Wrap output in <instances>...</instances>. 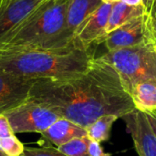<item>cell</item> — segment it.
<instances>
[{
    "label": "cell",
    "instance_id": "1",
    "mask_svg": "<svg viewBox=\"0 0 156 156\" xmlns=\"http://www.w3.org/2000/svg\"><path fill=\"white\" fill-rule=\"evenodd\" d=\"M29 99L85 129L103 115L122 118L135 110L117 71L100 58L79 76L35 80Z\"/></svg>",
    "mask_w": 156,
    "mask_h": 156
},
{
    "label": "cell",
    "instance_id": "2",
    "mask_svg": "<svg viewBox=\"0 0 156 156\" xmlns=\"http://www.w3.org/2000/svg\"><path fill=\"white\" fill-rule=\"evenodd\" d=\"M93 51L77 44L64 48H9L0 49V69L28 79H69L87 71Z\"/></svg>",
    "mask_w": 156,
    "mask_h": 156
},
{
    "label": "cell",
    "instance_id": "3",
    "mask_svg": "<svg viewBox=\"0 0 156 156\" xmlns=\"http://www.w3.org/2000/svg\"><path fill=\"white\" fill-rule=\"evenodd\" d=\"M69 2V0H50L37 7L0 38V49L79 45L66 28Z\"/></svg>",
    "mask_w": 156,
    "mask_h": 156
},
{
    "label": "cell",
    "instance_id": "4",
    "mask_svg": "<svg viewBox=\"0 0 156 156\" xmlns=\"http://www.w3.org/2000/svg\"><path fill=\"white\" fill-rule=\"evenodd\" d=\"M152 47L153 44H150L107 51L99 58L117 71L125 90L130 94L136 83L155 80L151 64Z\"/></svg>",
    "mask_w": 156,
    "mask_h": 156
},
{
    "label": "cell",
    "instance_id": "5",
    "mask_svg": "<svg viewBox=\"0 0 156 156\" xmlns=\"http://www.w3.org/2000/svg\"><path fill=\"white\" fill-rule=\"evenodd\" d=\"M14 133L46 131L60 117L45 104L28 99L5 113Z\"/></svg>",
    "mask_w": 156,
    "mask_h": 156
},
{
    "label": "cell",
    "instance_id": "6",
    "mask_svg": "<svg viewBox=\"0 0 156 156\" xmlns=\"http://www.w3.org/2000/svg\"><path fill=\"white\" fill-rule=\"evenodd\" d=\"M103 43L108 51L154 45L150 15L146 13L109 33Z\"/></svg>",
    "mask_w": 156,
    "mask_h": 156
},
{
    "label": "cell",
    "instance_id": "7",
    "mask_svg": "<svg viewBox=\"0 0 156 156\" xmlns=\"http://www.w3.org/2000/svg\"><path fill=\"white\" fill-rule=\"evenodd\" d=\"M112 4L102 3L79 27L74 35L75 41L83 48L90 49L93 45L103 43L106 27Z\"/></svg>",
    "mask_w": 156,
    "mask_h": 156
},
{
    "label": "cell",
    "instance_id": "8",
    "mask_svg": "<svg viewBox=\"0 0 156 156\" xmlns=\"http://www.w3.org/2000/svg\"><path fill=\"white\" fill-rule=\"evenodd\" d=\"M139 156H156V135L146 113L133 110L122 117Z\"/></svg>",
    "mask_w": 156,
    "mask_h": 156
},
{
    "label": "cell",
    "instance_id": "9",
    "mask_svg": "<svg viewBox=\"0 0 156 156\" xmlns=\"http://www.w3.org/2000/svg\"><path fill=\"white\" fill-rule=\"evenodd\" d=\"M34 81L0 69V114L27 101Z\"/></svg>",
    "mask_w": 156,
    "mask_h": 156
},
{
    "label": "cell",
    "instance_id": "10",
    "mask_svg": "<svg viewBox=\"0 0 156 156\" xmlns=\"http://www.w3.org/2000/svg\"><path fill=\"white\" fill-rule=\"evenodd\" d=\"M40 134L41 139L38 143L40 145L53 144L58 147L75 138L87 136V131L68 119L59 118Z\"/></svg>",
    "mask_w": 156,
    "mask_h": 156
},
{
    "label": "cell",
    "instance_id": "11",
    "mask_svg": "<svg viewBox=\"0 0 156 156\" xmlns=\"http://www.w3.org/2000/svg\"><path fill=\"white\" fill-rule=\"evenodd\" d=\"M48 1L50 0H13L0 14V38Z\"/></svg>",
    "mask_w": 156,
    "mask_h": 156
},
{
    "label": "cell",
    "instance_id": "12",
    "mask_svg": "<svg viewBox=\"0 0 156 156\" xmlns=\"http://www.w3.org/2000/svg\"><path fill=\"white\" fill-rule=\"evenodd\" d=\"M102 4V0H69L67 16V32L74 38V35L83 22Z\"/></svg>",
    "mask_w": 156,
    "mask_h": 156
},
{
    "label": "cell",
    "instance_id": "13",
    "mask_svg": "<svg viewBox=\"0 0 156 156\" xmlns=\"http://www.w3.org/2000/svg\"><path fill=\"white\" fill-rule=\"evenodd\" d=\"M130 95L135 110L146 114L156 112V80H147L136 83Z\"/></svg>",
    "mask_w": 156,
    "mask_h": 156
},
{
    "label": "cell",
    "instance_id": "14",
    "mask_svg": "<svg viewBox=\"0 0 156 156\" xmlns=\"http://www.w3.org/2000/svg\"><path fill=\"white\" fill-rule=\"evenodd\" d=\"M146 13L144 4L139 5H130L122 1L112 4L106 27L107 34Z\"/></svg>",
    "mask_w": 156,
    "mask_h": 156
},
{
    "label": "cell",
    "instance_id": "15",
    "mask_svg": "<svg viewBox=\"0 0 156 156\" xmlns=\"http://www.w3.org/2000/svg\"><path fill=\"white\" fill-rule=\"evenodd\" d=\"M118 117L113 114L103 115L86 128L87 136L99 143L107 142L111 135V130Z\"/></svg>",
    "mask_w": 156,
    "mask_h": 156
},
{
    "label": "cell",
    "instance_id": "16",
    "mask_svg": "<svg viewBox=\"0 0 156 156\" xmlns=\"http://www.w3.org/2000/svg\"><path fill=\"white\" fill-rule=\"evenodd\" d=\"M88 136L75 138L57 148L67 156H90L88 153Z\"/></svg>",
    "mask_w": 156,
    "mask_h": 156
},
{
    "label": "cell",
    "instance_id": "17",
    "mask_svg": "<svg viewBox=\"0 0 156 156\" xmlns=\"http://www.w3.org/2000/svg\"><path fill=\"white\" fill-rule=\"evenodd\" d=\"M0 150L6 156H23L25 146L14 134L0 139Z\"/></svg>",
    "mask_w": 156,
    "mask_h": 156
},
{
    "label": "cell",
    "instance_id": "18",
    "mask_svg": "<svg viewBox=\"0 0 156 156\" xmlns=\"http://www.w3.org/2000/svg\"><path fill=\"white\" fill-rule=\"evenodd\" d=\"M23 156H67L51 145H41L40 147H25Z\"/></svg>",
    "mask_w": 156,
    "mask_h": 156
},
{
    "label": "cell",
    "instance_id": "19",
    "mask_svg": "<svg viewBox=\"0 0 156 156\" xmlns=\"http://www.w3.org/2000/svg\"><path fill=\"white\" fill-rule=\"evenodd\" d=\"M88 153L90 156H112L111 154H107L103 151L101 143L90 138L88 142Z\"/></svg>",
    "mask_w": 156,
    "mask_h": 156
},
{
    "label": "cell",
    "instance_id": "20",
    "mask_svg": "<svg viewBox=\"0 0 156 156\" xmlns=\"http://www.w3.org/2000/svg\"><path fill=\"white\" fill-rule=\"evenodd\" d=\"M14 132L11 128L9 121L5 113L0 114V139L14 135Z\"/></svg>",
    "mask_w": 156,
    "mask_h": 156
},
{
    "label": "cell",
    "instance_id": "21",
    "mask_svg": "<svg viewBox=\"0 0 156 156\" xmlns=\"http://www.w3.org/2000/svg\"><path fill=\"white\" fill-rule=\"evenodd\" d=\"M150 18H151V28H152V34H153V40H154V46L156 47V6H154L151 11L149 12Z\"/></svg>",
    "mask_w": 156,
    "mask_h": 156
},
{
    "label": "cell",
    "instance_id": "22",
    "mask_svg": "<svg viewBox=\"0 0 156 156\" xmlns=\"http://www.w3.org/2000/svg\"><path fill=\"white\" fill-rule=\"evenodd\" d=\"M151 64H152L153 72H154V78L156 80V52L154 45L151 49Z\"/></svg>",
    "mask_w": 156,
    "mask_h": 156
},
{
    "label": "cell",
    "instance_id": "23",
    "mask_svg": "<svg viewBox=\"0 0 156 156\" xmlns=\"http://www.w3.org/2000/svg\"><path fill=\"white\" fill-rule=\"evenodd\" d=\"M146 115H147L148 121L150 122V125H151L154 134L156 135V114H154V113H148Z\"/></svg>",
    "mask_w": 156,
    "mask_h": 156
},
{
    "label": "cell",
    "instance_id": "24",
    "mask_svg": "<svg viewBox=\"0 0 156 156\" xmlns=\"http://www.w3.org/2000/svg\"><path fill=\"white\" fill-rule=\"evenodd\" d=\"M121 1L130 5H139L144 4L143 0H121Z\"/></svg>",
    "mask_w": 156,
    "mask_h": 156
},
{
    "label": "cell",
    "instance_id": "25",
    "mask_svg": "<svg viewBox=\"0 0 156 156\" xmlns=\"http://www.w3.org/2000/svg\"><path fill=\"white\" fill-rule=\"evenodd\" d=\"M13 0H0V14L7 7V5L12 2Z\"/></svg>",
    "mask_w": 156,
    "mask_h": 156
},
{
    "label": "cell",
    "instance_id": "26",
    "mask_svg": "<svg viewBox=\"0 0 156 156\" xmlns=\"http://www.w3.org/2000/svg\"><path fill=\"white\" fill-rule=\"evenodd\" d=\"M143 3L145 6V9H146V12L147 14L150 12L151 10V7H152V4H153V0H143Z\"/></svg>",
    "mask_w": 156,
    "mask_h": 156
},
{
    "label": "cell",
    "instance_id": "27",
    "mask_svg": "<svg viewBox=\"0 0 156 156\" xmlns=\"http://www.w3.org/2000/svg\"><path fill=\"white\" fill-rule=\"evenodd\" d=\"M121 0H102V3H107V4H114L116 2H119Z\"/></svg>",
    "mask_w": 156,
    "mask_h": 156
},
{
    "label": "cell",
    "instance_id": "28",
    "mask_svg": "<svg viewBox=\"0 0 156 156\" xmlns=\"http://www.w3.org/2000/svg\"><path fill=\"white\" fill-rule=\"evenodd\" d=\"M0 156H6V155H5V154H4V153H3V152L0 150Z\"/></svg>",
    "mask_w": 156,
    "mask_h": 156
},
{
    "label": "cell",
    "instance_id": "29",
    "mask_svg": "<svg viewBox=\"0 0 156 156\" xmlns=\"http://www.w3.org/2000/svg\"><path fill=\"white\" fill-rule=\"evenodd\" d=\"M154 49H155V52H156V47H155V46H154Z\"/></svg>",
    "mask_w": 156,
    "mask_h": 156
},
{
    "label": "cell",
    "instance_id": "30",
    "mask_svg": "<svg viewBox=\"0 0 156 156\" xmlns=\"http://www.w3.org/2000/svg\"><path fill=\"white\" fill-rule=\"evenodd\" d=\"M154 114H156V112H154Z\"/></svg>",
    "mask_w": 156,
    "mask_h": 156
}]
</instances>
